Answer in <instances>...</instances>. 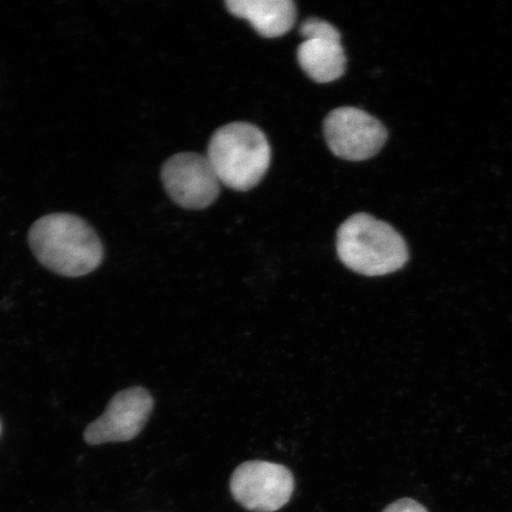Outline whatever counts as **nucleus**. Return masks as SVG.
Wrapping results in <instances>:
<instances>
[{
  "label": "nucleus",
  "mask_w": 512,
  "mask_h": 512,
  "mask_svg": "<svg viewBox=\"0 0 512 512\" xmlns=\"http://www.w3.org/2000/svg\"><path fill=\"white\" fill-rule=\"evenodd\" d=\"M29 245L49 271L68 278L92 273L104 260V246L85 220L73 214H50L32 224Z\"/></svg>",
  "instance_id": "nucleus-1"
},
{
  "label": "nucleus",
  "mask_w": 512,
  "mask_h": 512,
  "mask_svg": "<svg viewBox=\"0 0 512 512\" xmlns=\"http://www.w3.org/2000/svg\"><path fill=\"white\" fill-rule=\"evenodd\" d=\"M339 260L366 277H381L401 270L408 261L405 240L388 223L368 214L349 217L337 232Z\"/></svg>",
  "instance_id": "nucleus-2"
},
{
  "label": "nucleus",
  "mask_w": 512,
  "mask_h": 512,
  "mask_svg": "<svg viewBox=\"0 0 512 512\" xmlns=\"http://www.w3.org/2000/svg\"><path fill=\"white\" fill-rule=\"evenodd\" d=\"M271 146L265 133L249 123H232L210 139L207 157L220 182L236 191L256 187L271 164Z\"/></svg>",
  "instance_id": "nucleus-3"
},
{
  "label": "nucleus",
  "mask_w": 512,
  "mask_h": 512,
  "mask_svg": "<svg viewBox=\"0 0 512 512\" xmlns=\"http://www.w3.org/2000/svg\"><path fill=\"white\" fill-rule=\"evenodd\" d=\"M230 491L241 507L254 512H275L290 502L294 478L286 466L252 460L236 467Z\"/></svg>",
  "instance_id": "nucleus-4"
},
{
  "label": "nucleus",
  "mask_w": 512,
  "mask_h": 512,
  "mask_svg": "<svg viewBox=\"0 0 512 512\" xmlns=\"http://www.w3.org/2000/svg\"><path fill=\"white\" fill-rule=\"evenodd\" d=\"M324 137L335 156L361 162L380 152L388 132L373 115L355 107H339L325 118Z\"/></svg>",
  "instance_id": "nucleus-5"
},
{
  "label": "nucleus",
  "mask_w": 512,
  "mask_h": 512,
  "mask_svg": "<svg viewBox=\"0 0 512 512\" xmlns=\"http://www.w3.org/2000/svg\"><path fill=\"white\" fill-rule=\"evenodd\" d=\"M162 181L171 200L185 209H204L220 195V179L207 156L177 153L166 160Z\"/></svg>",
  "instance_id": "nucleus-6"
},
{
  "label": "nucleus",
  "mask_w": 512,
  "mask_h": 512,
  "mask_svg": "<svg viewBox=\"0 0 512 512\" xmlns=\"http://www.w3.org/2000/svg\"><path fill=\"white\" fill-rule=\"evenodd\" d=\"M153 403L143 387L121 390L108 403L105 413L86 428V443L101 445L136 439L150 419Z\"/></svg>",
  "instance_id": "nucleus-7"
},
{
  "label": "nucleus",
  "mask_w": 512,
  "mask_h": 512,
  "mask_svg": "<svg viewBox=\"0 0 512 512\" xmlns=\"http://www.w3.org/2000/svg\"><path fill=\"white\" fill-rule=\"evenodd\" d=\"M305 38L297 50L300 67L318 83H329L342 78L347 57L341 34L334 25L319 18H309L300 27Z\"/></svg>",
  "instance_id": "nucleus-8"
},
{
  "label": "nucleus",
  "mask_w": 512,
  "mask_h": 512,
  "mask_svg": "<svg viewBox=\"0 0 512 512\" xmlns=\"http://www.w3.org/2000/svg\"><path fill=\"white\" fill-rule=\"evenodd\" d=\"M230 14L246 19L259 35L280 37L293 28L297 18L292 0H227Z\"/></svg>",
  "instance_id": "nucleus-9"
},
{
  "label": "nucleus",
  "mask_w": 512,
  "mask_h": 512,
  "mask_svg": "<svg viewBox=\"0 0 512 512\" xmlns=\"http://www.w3.org/2000/svg\"><path fill=\"white\" fill-rule=\"evenodd\" d=\"M383 512H428L425 507L413 499H400L390 505Z\"/></svg>",
  "instance_id": "nucleus-10"
},
{
  "label": "nucleus",
  "mask_w": 512,
  "mask_h": 512,
  "mask_svg": "<svg viewBox=\"0 0 512 512\" xmlns=\"http://www.w3.org/2000/svg\"><path fill=\"white\" fill-rule=\"evenodd\" d=\"M0 433H2V425H0Z\"/></svg>",
  "instance_id": "nucleus-11"
}]
</instances>
